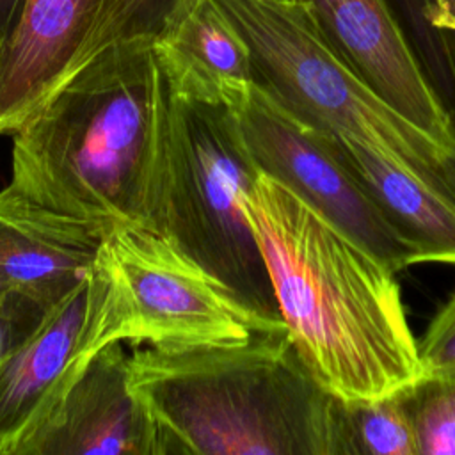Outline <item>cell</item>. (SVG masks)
I'll list each match as a JSON object with an SVG mask.
<instances>
[{"mask_svg": "<svg viewBox=\"0 0 455 455\" xmlns=\"http://www.w3.org/2000/svg\"><path fill=\"white\" fill-rule=\"evenodd\" d=\"M23 0H0V44L14 25Z\"/></svg>", "mask_w": 455, "mask_h": 455, "instance_id": "cell-20", "label": "cell"}, {"mask_svg": "<svg viewBox=\"0 0 455 455\" xmlns=\"http://www.w3.org/2000/svg\"><path fill=\"white\" fill-rule=\"evenodd\" d=\"M100 259L123 293L128 343L183 348L236 343L286 329L258 315L228 284L149 228L110 231Z\"/></svg>", "mask_w": 455, "mask_h": 455, "instance_id": "cell-6", "label": "cell"}, {"mask_svg": "<svg viewBox=\"0 0 455 455\" xmlns=\"http://www.w3.org/2000/svg\"><path fill=\"white\" fill-rule=\"evenodd\" d=\"M105 231L18 192L0 190V293L46 307L66 297L94 267Z\"/></svg>", "mask_w": 455, "mask_h": 455, "instance_id": "cell-12", "label": "cell"}, {"mask_svg": "<svg viewBox=\"0 0 455 455\" xmlns=\"http://www.w3.org/2000/svg\"><path fill=\"white\" fill-rule=\"evenodd\" d=\"M418 453L455 455V379H423L409 391Z\"/></svg>", "mask_w": 455, "mask_h": 455, "instance_id": "cell-17", "label": "cell"}, {"mask_svg": "<svg viewBox=\"0 0 455 455\" xmlns=\"http://www.w3.org/2000/svg\"><path fill=\"white\" fill-rule=\"evenodd\" d=\"M258 172L226 105L169 91L149 229L228 284L258 315L284 323L240 203Z\"/></svg>", "mask_w": 455, "mask_h": 455, "instance_id": "cell-4", "label": "cell"}, {"mask_svg": "<svg viewBox=\"0 0 455 455\" xmlns=\"http://www.w3.org/2000/svg\"><path fill=\"white\" fill-rule=\"evenodd\" d=\"M430 84L455 92V0H387Z\"/></svg>", "mask_w": 455, "mask_h": 455, "instance_id": "cell-15", "label": "cell"}, {"mask_svg": "<svg viewBox=\"0 0 455 455\" xmlns=\"http://www.w3.org/2000/svg\"><path fill=\"white\" fill-rule=\"evenodd\" d=\"M130 389L153 423L155 455H348L345 402L311 373L288 329L139 347Z\"/></svg>", "mask_w": 455, "mask_h": 455, "instance_id": "cell-3", "label": "cell"}, {"mask_svg": "<svg viewBox=\"0 0 455 455\" xmlns=\"http://www.w3.org/2000/svg\"><path fill=\"white\" fill-rule=\"evenodd\" d=\"M334 53L393 110L455 155L453 117L387 0H300Z\"/></svg>", "mask_w": 455, "mask_h": 455, "instance_id": "cell-10", "label": "cell"}, {"mask_svg": "<svg viewBox=\"0 0 455 455\" xmlns=\"http://www.w3.org/2000/svg\"><path fill=\"white\" fill-rule=\"evenodd\" d=\"M48 309L44 304L25 295L0 293V359L41 323Z\"/></svg>", "mask_w": 455, "mask_h": 455, "instance_id": "cell-19", "label": "cell"}, {"mask_svg": "<svg viewBox=\"0 0 455 455\" xmlns=\"http://www.w3.org/2000/svg\"><path fill=\"white\" fill-rule=\"evenodd\" d=\"M226 107L259 172L290 188L393 272L423 263L421 251L384 215L327 132L293 116L256 82Z\"/></svg>", "mask_w": 455, "mask_h": 455, "instance_id": "cell-7", "label": "cell"}, {"mask_svg": "<svg viewBox=\"0 0 455 455\" xmlns=\"http://www.w3.org/2000/svg\"><path fill=\"white\" fill-rule=\"evenodd\" d=\"M171 92L226 105L254 82L249 48L217 0H171L153 37Z\"/></svg>", "mask_w": 455, "mask_h": 455, "instance_id": "cell-13", "label": "cell"}, {"mask_svg": "<svg viewBox=\"0 0 455 455\" xmlns=\"http://www.w3.org/2000/svg\"><path fill=\"white\" fill-rule=\"evenodd\" d=\"M327 133L384 215L421 251L423 263L455 265L453 190L435 185L357 135Z\"/></svg>", "mask_w": 455, "mask_h": 455, "instance_id": "cell-14", "label": "cell"}, {"mask_svg": "<svg viewBox=\"0 0 455 455\" xmlns=\"http://www.w3.org/2000/svg\"><path fill=\"white\" fill-rule=\"evenodd\" d=\"M169 89L153 37L100 59L46 96L12 132L23 196L100 226H151Z\"/></svg>", "mask_w": 455, "mask_h": 455, "instance_id": "cell-2", "label": "cell"}, {"mask_svg": "<svg viewBox=\"0 0 455 455\" xmlns=\"http://www.w3.org/2000/svg\"><path fill=\"white\" fill-rule=\"evenodd\" d=\"M217 4L249 48L254 82L286 110L320 130L357 135L450 188L455 155L393 110L334 53L304 2Z\"/></svg>", "mask_w": 455, "mask_h": 455, "instance_id": "cell-5", "label": "cell"}, {"mask_svg": "<svg viewBox=\"0 0 455 455\" xmlns=\"http://www.w3.org/2000/svg\"><path fill=\"white\" fill-rule=\"evenodd\" d=\"M423 379H455V293L435 311L418 338Z\"/></svg>", "mask_w": 455, "mask_h": 455, "instance_id": "cell-18", "label": "cell"}, {"mask_svg": "<svg viewBox=\"0 0 455 455\" xmlns=\"http://www.w3.org/2000/svg\"><path fill=\"white\" fill-rule=\"evenodd\" d=\"M114 341H128L126 307L98 256L91 272L0 359V455H16L94 354Z\"/></svg>", "mask_w": 455, "mask_h": 455, "instance_id": "cell-9", "label": "cell"}, {"mask_svg": "<svg viewBox=\"0 0 455 455\" xmlns=\"http://www.w3.org/2000/svg\"><path fill=\"white\" fill-rule=\"evenodd\" d=\"M155 455L153 423L130 389L123 341L100 348L16 455Z\"/></svg>", "mask_w": 455, "mask_h": 455, "instance_id": "cell-11", "label": "cell"}, {"mask_svg": "<svg viewBox=\"0 0 455 455\" xmlns=\"http://www.w3.org/2000/svg\"><path fill=\"white\" fill-rule=\"evenodd\" d=\"M169 2L23 0L0 44V135L100 59L155 37Z\"/></svg>", "mask_w": 455, "mask_h": 455, "instance_id": "cell-8", "label": "cell"}, {"mask_svg": "<svg viewBox=\"0 0 455 455\" xmlns=\"http://www.w3.org/2000/svg\"><path fill=\"white\" fill-rule=\"evenodd\" d=\"M240 203L283 322L318 382L345 402L416 387L423 368L396 272L263 172Z\"/></svg>", "mask_w": 455, "mask_h": 455, "instance_id": "cell-1", "label": "cell"}, {"mask_svg": "<svg viewBox=\"0 0 455 455\" xmlns=\"http://www.w3.org/2000/svg\"><path fill=\"white\" fill-rule=\"evenodd\" d=\"M345 423L348 455H419L409 391L371 402H345Z\"/></svg>", "mask_w": 455, "mask_h": 455, "instance_id": "cell-16", "label": "cell"}]
</instances>
